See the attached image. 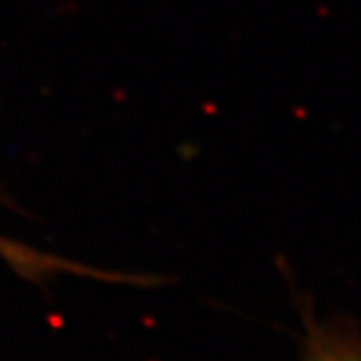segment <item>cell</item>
<instances>
[{"label":"cell","mask_w":361,"mask_h":361,"mask_svg":"<svg viewBox=\"0 0 361 361\" xmlns=\"http://www.w3.org/2000/svg\"><path fill=\"white\" fill-rule=\"evenodd\" d=\"M302 361H361V329L350 318L324 322L307 316Z\"/></svg>","instance_id":"2"},{"label":"cell","mask_w":361,"mask_h":361,"mask_svg":"<svg viewBox=\"0 0 361 361\" xmlns=\"http://www.w3.org/2000/svg\"><path fill=\"white\" fill-rule=\"evenodd\" d=\"M0 259H3L13 272H18L27 281H48L53 276H87V279H102V281H120V283H137V286H148L150 276H133V274H118V272H105L92 266L76 264L66 257L46 252L39 248H33L29 244H22L18 240L0 235Z\"/></svg>","instance_id":"1"}]
</instances>
